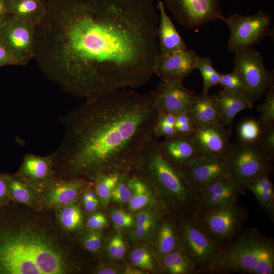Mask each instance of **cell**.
I'll list each match as a JSON object with an SVG mask.
<instances>
[{"mask_svg": "<svg viewBox=\"0 0 274 274\" xmlns=\"http://www.w3.org/2000/svg\"><path fill=\"white\" fill-rule=\"evenodd\" d=\"M152 0H50L33 59L62 90L92 100L146 84L160 55Z\"/></svg>", "mask_w": 274, "mask_h": 274, "instance_id": "cell-1", "label": "cell"}, {"mask_svg": "<svg viewBox=\"0 0 274 274\" xmlns=\"http://www.w3.org/2000/svg\"><path fill=\"white\" fill-rule=\"evenodd\" d=\"M159 113L152 91L117 90L85 100L60 118L64 132L54 164L71 178L120 174L154 136Z\"/></svg>", "mask_w": 274, "mask_h": 274, "instance_id": "cell-2", "label": "cell"}, {"mask_svg": "<svg viewBox=\"0 0 274 274\" xmlns=\"http://www.w3.org/2000/svg\"><path fill=\"white\" fill-rule=\"evenodd\" d=\"M135 164L150 178L169 206L181 211L183 218L195 220L200 213L196 190L184 172L174 167L163 157L155 136L145 147Z\"/></svg>", "mask_w": 274, "mask_h": 274, "instance_id": "cell-3", "label": "cell"}, {"mask_svg": "<svg viewBox=\"0 0 274 274\" xmlns=\"http://www.w3.org/2000/svg\"><path fill=\"white\" fill-rule=\"evenodd\" d=\"M274 273V240L256 228L242 229L208 273Z\"/></svg>", "mask_w": 274, "mask_h": 274, "instance_id": "cell-4", "label": "cell"}, {"mask_svg": "<svg viewBox=\"0 0 274 274\" xmlns=\"http://www.w3.org/2000/svg\"><path fill=\"white\" fill-rule=\"evenodd\" d=\"M249 216L236 199L222 208L200 213L194 221L210 239L223 250L236 238Z\"/></svg>", "mask_w": 274, "mask_h": 274, "instance_id": "cell-5", "label": "cell"}, {"mask_svg": "<svg viewBox=\"0 0 274 274\" xmlns=\"http://www.w3.org/2000/svg\"><path fill=\"white\" fill-rule=\"evenodd\" d=\"M273 159L259 143L238 142L231 143L225 157L229 175L245 187L256 178L271 173Z\"/></svg>", "mask_w": 274, "mask_h": 274, "instance_id": "cell-6", "label": "cell"}, {"mask_svg": "<svg viewBox=\"0 0 274 274\" xmlns=\"http://www.w3.org/2000/svg\"><path fill=\"white\" fill-rule=\"evenodd\" d=\"M180 229V249L191 262L197 273H208L222 250L193 219L182 218Z\"/></svg>", "mask_w": 274, "mask_h": 274, "instance_id": "cell-7", "label": "cell"}, {"mask_svg": "<svg viewBox=\"0 0 274 274\" xmlns=\"http://www.w3.org/2000/svg\"><path fill=\"white\" fill-rule=\"evenodd\" d=\"M234 53V71L241 78L247 95L254 104L274 87L273 72L266 68L261 53L254 47Z\"/></svg>", "mask_w": 274, "mask_h": 274, "instance_id": "cell-8", "label": "cell"}, {"mask_svg": "<svg viewBox=\"0 0 274 274\" xmlns=\"http://www.w3.org/2000/svg\"><path fill=\"white\" fill-rule=\"evenodd\" d=\"M224 22L230 30L228 47L234 53L254 47L272 34L271 18L262 11L249 16L234 14Z\"/></svg>", "mask_w": 274, "mask_h": 274, "instance_id": "cell-9", "label": "cell"}, {"mask_svg": "<svg viewBox=\"0 0 274 274\" xmlns=\"http://www.w3.org/2000/svg\"><path fill=\"white\" fill-rule=\"evenodd\" d=\"M221 0H163L177 21L188 28H196L216 20L225 21Z\"/></svg>", "mask_w": 274, "mask_h": 274, "instance_id": "cell-10", "label": "cell"}, {"mask_svg": "<svg viewBox=\"0 0 274 274\" xmlns=\"http://www.w3.org/2000/svg\"><path fill=\"white\" fill-rule=\"evenodd\" d=\"M246 190L241 183L230 175L198 188L196 192L200 213L225 207L237 199Z\"/></svg>", "mask_w": 274, "mask_h": 274, "instance_id": "cell-11", "label": "cell"}, {"mask_svg": "<svg viewBox=\"0 0 274 274\" xmlns=\"http://www.w3.org/2000/svg\"><path fill=\"white\" fill-rule=\"evenodd\" d=\"M0 39L18 60L20 65L33 59L35 25L9 17L0 30Z\"/></svg>", "mask_w": 274, "mask_h": 274, "instance_id": "cell-12", "label": "cell"}, {"mask_svg": "<svg viewBox=\"0 0 274 274\" xmlns=\"http://www.w3.org/2000/svg\"><path fill=\"white\" fill-rule=\"evenodd\" d=\"M232 134L221 122L195 126L191 135L204 157L225 158L231 145Z\"/></svg>", "mask_w": 274, "mask_h": 274, "instance_id": "cell-13", "label": "cell"}, {"mask_svg": "<svg viewBox=\"0 0 274 274\" xmlns=\"http://www.w3.org/2000/svg\"><path fill=\"white\" fill-rule=\"evenodd\" d=\"M152 92L159 111L175 115L187 113L196 95L182 81L162 82Z\"/></svg>", "mask_w": 274, "mask_h": 274, "instance_id": "cell-14", "label": "cell"}, {"mask_svg": "<svg viewBox=\"0 0 274 274\" xmlns=\"http://www.w3.org/2000/svg\"><path fill=\"white\" fill-rule=\"evenodd\" d=\"M17 233L23 246L43 274H60L65 271L61 256L46 241L19 230Z\"/></svg>", "mask_w": 274, "mask_h": 274, "instance_id": "cell-15", "label": "cell"}, {"mask_svg": "<svg viewBox=\"0 0 274 274\" xmlns=\"http://www.w3.org/2000/svg\"><path fill=\"white\" fill-rule=\"evenodd\" d=\"M163 157L174 167L184 171L203 156L190 136L176 135L157 142Z\"/></svg>", "mask_w": 274, "mask_h": 274, "instance_id": "cell-16", "label": "cell"}, {"mask_svg": "<svg viewBox=\"0 0 274 274\" xmlns=\"http://www.w3.org/2000/svg\"><path fill=\"white\" fill-rule=\"evenodd\" d=\"M199 55L192 50H185L159 55L155 68L162 82L182 81L196 68Z\"/></svg>", "mask_w": 274, "mask_h": 274, "instance_id": "cell-17", "label": "cell"}, {"mask_svg": "<svg viewBox=\"0 0 274 274\" xmlns=\"http://www.w3.org/2000/svg\"><path fill=\"white\" fill-rule=\"evenodd\" d=\"M15 175L35 188L44 187L57 178L53 154L47 156L26 154Z\"/></svg>", "mask_w": 274, "mask_h": 274, "instance_id": "cell-18", "label": "cell"}, {"mask_svg": "<svg viewBox=\"0 0 274 274\" xmlns=\"http://www.w3.org/2000/svg\"><path fill=\"white\" fill-rule=\"evenodd\" d=\"M183 172L195 190L229 175L225 158L221 157H202Z\"/></svg>", "mask_w": 274, "mask_h": 274, "instance_id": "cell-19", "label": "cell"}, {"mask_svg": "<svg viewBox=\"0 0 274 274\" xmlns=\"http://www.w3.org/2000/svg\"><path fill=\"white\" fill-rule=\"evenodd\" d=\"M87 182L82 178L59 180L57 178L46 185V203L52 207H63L73 203Z\"/></svg>", "mask_w": 274, "mask_h": 274, "instance_id": "cell-20", "label": "cell"}, {"mask_svg": "<svg viewBox=\"0 0 274 274\" xmlns=\"http://www.w3.org/2000/svg\"><path fill=\"white\" fill-rule=\"evenodd\" d=\"M159 13L157 37L160 55H166L187 49L186 44L168 15L162 1L156 6Z\"/></svg>", "mask_w": 274, "mask_h": 274, "instance_id": "cell-21", "label": "cell"}, {"mask_svg": "<svg viewBox=\"0 0 274 274\" xmlns=\"http://www.w3.org/2000/svg\"><path fill=\"white\" fill-rule=\"evenodd\" d=\"M216 96L220 122L224 126L230 127L238 113L253 108V103L243 93L223 89Z\"/></svg>", "mask_w": 274, "mask_h": 274, "instance_id": "cell-22", "label": "cell"}, {"mask_svg": "<svg viewBox=\"0 0 274 274\" xmlns=\"http://www.w3.org/2000/svg\"><path fill=\"white\" fill-rule=\"evenodd\" d=\"M195 126L220 122L216 94H196L188 112Z\"/></svg>", "mask_w": 274, "mask_h": 274, "instance_id": "cell-23", "label": "cell"}, {"mask_svg": "<svg viewBox=\"0 0 274 274\" xmlns=\"http://www.w3.org/2000/svg\"><path fill=\"white\" fill-rule=\"evenodd\" d=\"M44 0H8L9 15L14 19L35 25L44 16Z\"/></svg>", "mask_w": 274, "mask_h": 274, "instance_id": "cell-24", "label": "cell"}, {"mask_svg": "<svg viewBox=\"0 0 274 274\" xmlns=\"http://www.w3.org/2000/svg\"><path fill=\"white\" fill-rule=\"evenodd\" d=\"M257 198L265 209L271 222L274 221V186L269 174H263L249 182L245 186Z\"/></svg>", "mask_w": 274, "mask_h": 274, "instance_id": "cell-25", "label": "cell"}, {"mask_svg": "<svg viewBox=\"0 0 274 274\" xmlns=\"http://www.w3.org/2000/svg\"><path fill=\"white\" fill-rule=\"evenodd\" d=\"M10 200L31 206L37 200L35 187L15 175L4 173Z\"/></svg>", "mask_w": 274, "mask_h": 274, "instance_id": "cell-26", "label": "cell"}, {"mask_svg": "<svg viewBox=\"0 0 274 274\" xmlns=\"http://www.w3.org/2000/svg\"><path fill=\"white\" fill-rule=\"evenodd\" d=\"M177 227L174 223L165 221L159 228L157 247L159 257L161 259L165 255L180 249V232L178 234Z\"/></svg>", "mask_w": 274, "mask_h": 274, "instance_id": "cell-27", "label": "cell"}, {"mask_svg": "<svg viewBox=\"0 0 274 274\" xmlns=\"http://www.w3.org/2000/svg\"><path fill=\"white\" fill-rule=\"evenodd\" d=\"M163 270L171 274H196L191 262L180 249L164 256L161 259Z\"/></svg>", "mask_w": 274, "mask_h": 274, "instance_id": "cell-28", "label": "cell"}, {"mask_svg": "<svg viewBox=\"0 0 274 274\" xmlns=\"http://www.w3.org/2000/svg\"><path fill=\"white\" fill-rule=\"evenodd\" d=\"M126 181L132 193L128 202L129 209L132 211L143 209L151 200V193L146 181L142 177L136 176H131Z\"/></svg>", "mask_w": 274, "mask_h": 274, "instance_id": "cell-29", "label": "cell"}, {"mask_svg": "<svg viewBox=\"0 0 274 274\" xmlns=\"http://www.w3.org/2000/svg\"><path fill=\"white\" fill-rule=\"evenodd\" d=\"M119 175L117 173L102 174L93 179L96 194L104 207H106L111 199L112 192L118 182Z\"/></svg>", "mask_w": 274, "mask_h": 274, "instance_id": "cell-30", "label": "cell"}, {"mask_svg": "<svg viewBox=\"0 0 274 274\" xmlns=\"http://www.w3.org/2000/svg\"><path fill=\"white\" fill-rule=\"evenodd\" d=\"M262 127L258 121L253 118L242 121L237 129L238 142L244 144L259 143Z\"/></svg>", "mask_w": 274, "mask_h": 274, "instance_id": "cell-31", "label": "cell"}, {"mask_svg": "<svg viewBox=\"0 0 274 274\" xmlns=\"http://www.w3.org/2000/svg\"><path fill=\"white\" fill-rule=\"evenodd\" d=\"M59 219L66 229H79L83 222V216L80 208L73 203L62 207L59 211Z\"/></svg>", "mask_w": 274, "mask_h": 274, "instance_id": "cell-32", "label": "cell"}, {"mask_svg": "<svg viewBox=\"0 0 274 274\" xmlns=\"http://www.w3.org/2000/svg\"><path fill=\"white\" fill-rule=\"evenodd\" d=\"M265 95V100L257 108L260 115L258 121L262 128L274 123V87L271 88Z\"/></svg>", "mask_w": 274, "mask_h": 274, "instance_id": "cell-33", "label": "cell"}, {"mask_svg": "<svg viewBox=\"0 0 274 274\" xmlns=\"http://www.w3.org/2000/svg\"><path fill=\"white\" fill-rule=\"evenodd\" d=\"M219 85L224 89L242 92L247 95L245 86L240 76L234 70L230 73L221 74Z\"/></svg>", "mask_w": 274, "mask_h": 274, "instance_id": "cell-34", "label": "cell"}, {"mask_svg": "<svg viewBox=\"0 0 274 274\" xmlns=\"http://www.w3.org/2000/svg\"><path fill=\"white\" fill-rule=\"evenodd\" d=\"M132 195L131 189L125 180V177L120 174L118 182L112 192L111 199L119 203H125L129 201Z\"/></svg>", "mask_w": 274, "mask_h": 274, "instance_id": "cell-35", "label": "cell"}, {"mask_svg": "<svg viewBox=\"0 0 274 274\" xmlns=\"http://www.w3.org/2000/svg\"><path fill=\"white\" fill-rule=\"evenodd\" d=\"M130 259L133 265L142 269L152 270L154 267L152 256L145 248L134 249L130 254Z\"/></svg>", "mask_w": 274, "mask_h": 274, "instance_id": "cell-36", "label": "cell"}, {"mask_svg": "<svg viewBox=\"0 0 274 274\" xmlns=\"http://www.w3.org/2000/svg\"><path fill=\"white\" fill-rule=\"evenodd\" d=\"M177 135L190 136L195 130V126L187 114H180L176 116L175 125Z\"/></svg>", "mask_w": 274, "mask_h": 274, "instance_id": "cell-37", "label": "cell"}, {"mask_svg": "<svg viewBox=\"0 0 274 274\" xmlns=\"http://www.w3.org/2000/svg\"><path fill=\"white\" fill-rule=\"evenodd\" d=\"M107 249L110 256L115 259H121L126 252L125 243L122 235L120 234H115L110 239Z\"/></svg>", "mask_w": 274, "mask_h": 274, "instance_id": "cell-38", "label": "cell"}, {"mask_svg": "<svg viewBox=\"0 0 274 274\" xmlns=\"http://www.w3.org/2000/svg\"><path fill=\"white\" fill-rule=\"evenodd\" d=\"M259 143L269 155L274 158V125L262 128Z\"/></svg>", "mask_w": 274, "mask_h": 274, "instance_id": "cell-39", "label": "cell"}, {"mask_svg": "<svg viewBox=\"0 0 274 274\" xmlns=\"http://www.w3.org/2000/svg\"><path fill=\"white\" fill-rule=\"evenodd\" d=\"M102 234L98 231H92L87 234L82 238L85 248L90 252H96L100 248L102 241Z\"/></svg>", "mask_w": 274, "mask_h": 274, "instance_id": "cell-40", "label": "cell"}, {"mask_svg": "<svg viewBox=\"0 0 274 274\" xmlns=\"http://www.w3.org/2000/svg\"><path fill=\"white\" fill-rule=\"evenodd\" d=\"M114 224L118 227L127 228L131 226L134 222L131 215L121 210H116L111 214Z\"/></svg>", "mask_w": 274, "mask_h": 274, "instance_id": "cell-41", "label": "cell"}, {"mask_svg": "<svg viewBox=\"0 0 274 274\" xmlns=\"http://www.w3.org/2000/svg\"><path fill=\"white\" fill-rule=\"evenodd\" d=\"M5 65H20V64L0 39V67Z\"/></svg>", "mask_w": 274, "mask_h": 274, "instance_id": "cell-42", "label": "cell"}, {"mask_svg": "<svg viewBox=\"0 0 274 274\" xmlns=\"http://www.w3.org/2000/svg\"><path fill=\"white\" fill-rule=\"evenodd\" d=\"M196 68L200 72L203 81L206 80L210 75L216 71L212 60L209 57L199 56Z\"/></svg>", "mask_w": 274, "mask_h": 274, "instance_id": "cell-43", "label": "cell"}, {"mask_svg": "<svg viewBox=\"0 0 274 274\" xmlns=\"http://www.w3.org/2000/svg\"><path fill=\"white\" fill-rule=\"evenodd\" d=\"M153 135L156 138H169L177 135V132L174 126L157 120L154 128Z\"/></svg>", "mask_w": 274, "mask_h": 274, "instance_id": "cell-44", "label": "cell"}, {"mask_svg": "<svg viewBox=\"0 0 274 274\" xmlns=\"http://www.w3.org/2000/svg\"><path fill=\"white\" fill-rule=\"evenodd\" d=\"M107 223V218L104 214L96 213L88 218L86 225L88 228L97 229L104 227Z\"/></svg>", "mask_w": 274, "mask_h": 274, "instance_id": "cell-45", "label": "cell"}, {"mask_svg": "<svg viewBox=\"0 0 274 274\" xmlns=\"http://www.w3.org/2000/svg\"><path fill=\"white\" fill-rule=\"evenodd\" d=\"M221 74L216 70L206 80L203 81V91L202 94L208 95L210 89L212 87L219 85Z\"/></svg>", "mask_w": 274, "mask_h": 274, "instance_id": "cell-46", "label": "cell"}, {"mask_svg": "<svg viewBox=\"0 0 274 274\" xmlns=\"http://www.w3.org/2000/svg\"><path fill=\"white\" fill-rule=\"evenodd\" d=\"M155 219H152L145 224L136 227L132 234V237L134 239H140L145 236L150 230L155 226Z\"/></svg>", "mask_w": 274, "mask_h": 274, "instance_id": "cell-47", "label": "cell"}, {"mask_svg": "<svg viewBox=\"0 0 274 274\" xmlns=\"http://www.w3.org/2000/svg\"><path fill=\"white\" fill-rule=\"evenodd\" d=\"M10 200L4 173H0V207L8 204Z\"/></svg>", "mask_w": 274, "mask_h": 274, "instance_id": "cell-48", "label": "cell"}, {"mask_svg": "<svg viewBox=\"0 0 274 274\" xmlns=\"http://www.w3.org/2000/svg\"><path fill=\"white\" fill-rule=\"evenodd\" d=\"M154 219H155V217L151 212L148 211H141L136 216L135 220L136 227L143 225Z\"/></svg>", "mask_w": 274, "mask_h": 274, "instance_id": "cell-49", "label": "cell"}, {"mask_svg": "<svg viewBox=\"0 0 274 274\" xmlns=\"http://www.w3.org/2000/svg\"><path fill=\"white\" fill-rule=\"evenodd\" d=\"M176 115L170 113L159 112L157 120L167 124L175 125Z\"/></svg>", "mask_w": 274, "mask_h": 274, "instance_id": "cell-50", "label": "cell"}, {"mask_svg": "<svg viewBox=\"0 0 274 274\" xmlns=\"http://www.w3.org/2000/svg\"><path fill=\"white\" fill-rule=\"evenodd\" d=\"M85 210L88 212H92L97 208L98 201L97 198L90 199L83 202Z\"/></svg>", "mask_w": 274, "mask_h": 274, "instance_id": "cell-51", "label": "cell"}, {"mask_svg": "<svg viewBox=\"0 0 274 274\" xmlns=\"http://www.w3.org/2000/svg\"><path fill=\"white\" fill-rule=\"evenodd\" d=\"M0 15H9L8 0H0Z\"/></svg>", "mask_w": 274, "mask_h": 274, "instance_id": "cell-52", "label": "cell"}, {"mask_svg": "<svg viewBox=\"0 0 274 274\" xmlns=\"http://www.w3.org/2000/svg\"><path fill=\"white\" fill-rule=\"evenodd\" d=\"M117 273V271L113 268L105 267L98 270L97 273L98 274H115Z\"/></svg>", "mask_w": 274, "mask_h": 274, "instance_id": "cell-53", "label": "cell"}, {"mask_svg": "<svg viewBox=\"0 0 274 274\" xmlns=\"http://www.w3.org/2000/svg\"><path fill=\"white\" fill-rule=\"evenodd\" d=\"M124 273L127 274H140L142 273V272L139 269L132 267H127L126 268Z\"/></svg>", "mask_w": 274, "mask_h": 274, "instance_id": "cell-54", "label": "cell"}, {"mask_svg": "<svg viewBox=\"0 0 274 274\" xmlns=\"http://www.w3.org/2000/svg\"><path fill=\"white\" fill-rule=\"evenodd\" d=\"M9 17V15H0V30Z\"/></svg>", "mask_w": 274, "mask_h": 274, "instance_id": "cell-55", "label": "cell"}, {"mask_svg": "<svg viewBox=\"0 0 274 274\" xmlns=\"http://www.w3.org/2000/svg\"><path fill=\"white\" fill-rule=\"evenodd\" d=\"M45 1H50V0H44Z\"/></svg>", "mask_w": 274, "mask_h": 274, "instance_id": "cell-56", "label": "cell"}]
</instances>
